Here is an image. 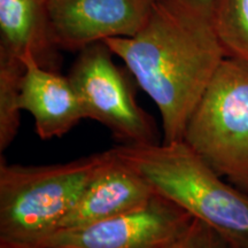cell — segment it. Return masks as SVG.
<instances>
[{"mask_svg":"<svg viewBox=\"0 0 248 248\" xmlns=\"http://www.w3.org/2000/svg\"><path fill=\"white\" fill-rule=\"evenodd\" d=\"M104 42L159 109L161 141L183 140L192 113L226 58L214 0H159L135 36Z\"/></svg>","mask_w":248,"mask_h":248,"instance_id":"1","label":"cell"},{"mask_svg":"<svg viewBox=\"0 0 248 248\" xmlns=\"http://www.w3.org/2000/svg\"><path fill=\"white\" fill-rule=\"evenodd\" d=\"M113 150L155 193L208 225L230 246L248 248V193L226 182L184 140Z\"/></svg>","mask_w":248,"mask_h":248,"instance_id":"2","label":"cell"},{"mask_svg":"<svg viewBox=\"0 0 248 248\" xmlns=\"http://www.w3.org/2000/svg\"><path fill=\"white\" fill-rule=\"evenodd\" d=\"M109 150L66 163L23 166L0 160V245L36 248L57 232Z\"/></svg>","mask_w":248,"mask_h":248,"instance_id":"3","label":"cell"},{"mask_svg":"<svg viewBox=\"0 0 248 248\" xmlns=\"http://www.w3.org/2000/svg\"><path fill=\"white\" fill-rule=\"evenodd\" d=\"M186 144L248 193V63L226 57L186 124Z\"/></svg>","mask_w":248,"mask_h":248,"instance_id":"4","label":"cell"},{"mask_svg":"<svg viewBox=\"0 0 248 248\" xmlns=\"http://www.w3.org/2000/svg\"><path fill=\"white\" fill-rule=\"evenodd\" d=\"M114 53L105 42L88 45L68 74L82 102L85 117L107 128L121 145L156 144L155 121L139 106L131 78L116 66Z\"/></svg>","mask_w":248,"mask_h":248,"instance_id":"5","label":"cell"},{"mask_svg":"<svg viewBox=\"0 0 248 248\" xmlns=\"http://www.w3.org/2000/svg\"><path fill=\"white\" fill-rule=\"evenodd\" d=\"M194 218L155 194L146 206L83 228L57 231L36 248H170Z\"/></svg>","mask_w":248,"mask_h":248,"instance_id":"6","label":"cell"},{"mask_svg":"<svg viewBox=\"0 0 248 248\" xmlns=\"http://www.w3.org/2000/svg\"><path fill=\"white\" fill-rule=\"evenodd\" d=\"M159 0H49L57 45L80 51L115 37H132L146 23Z\"/></svg>","mask_w":248,"mask_h":248,"instance_id":"7","label":"cell"},{"mask_svg":"<svg viewBox=\"0 0 248 248\" xmlns=\"http://www.w3.org/2000/svg\"><path fill=\"white\" fill-rule=\"evenodd\" d=\"M58 231L83 228L145 207L154 192L146 179L117 156L113 148ZM55 233V232H54Z\"/></svg>","mask_w":248,"mask_h":248,"instance_id":"8","label":"cell"},{"mask_svg":"<svg viewBox=\"0 0 248 248\" xmlns=\"http://www.w3.org/2000/svg\"><path fill=\"white\" fill-rule=\"evenodd\" d=\"M24 70L20 107L35 121L37 136L43 140L67 135L86 119L69 77L42 67L31 54L21 58Z\"/></svg>","mask_w":248,"mask_h":248,"instance_id":"9","label":"cell"},{"mask_svg":"<svg viewBox=\"0 0 248 248\" xmlns=\"http://www.w3.org/2000/svg\"><path fill=\"white\" fill-rule=\"evenodd\" d=\"M49 0H0V53L31 54L42 67L59 71L61 57L52 29Z\"/></svg>","mask_w":248,"mask_h":248,"instance_id":"10","label":"cell"},{"mask_svg":"<svg viewBox=\"0 0 248 248\" xmlns=\"http://www.w3.org/2000/svg\"><path fill=\"white\" fill-rule=\"evenodd\" d=\"M23 70L21 59L0 53V153H4L14 141L20 129Z\"/></svg>","mask_w":248,"mask_h":248,"instance_id":"11","label":"cell"},{"mask_svg":"<svg viewBox=\"0 0 248 248\" xmlns=\"http://www.w3.org/2000/svg\"><path fill=\"white\" fill-rule=\"evenodd\" d=\"M214 16L226 57L248 63V0H214Z\"/></svg>","mask_w":248,"mask_h":248,"instance_id":"12","label":"cell"},{"mask_svg":"<svg viewBox=\"0 0 248 248\" xmlns=\"http://www.w3.org/2000/svg\"><path fill=\"white\" fill-rule=\"evenodd\" d=\"M170 248H229V245L208 225L194 218L184 235Z\"/></svg>","mask_w":248,"mask_h":248,"instance_id":"13","label":"cell"},{"mask_svg":"<svg viewBox=\"0 0 248 248\" xmlns=\"http://www.w3.org/2000/svg\"><path fill=\"white\" fill-rule=\"evenodd\" d=\"M0 248H24V247H15V246H8V245H0Z\"/></svg>","mask_w":248,"mask_h":248,"instance_id":"14","label":"cell"},{"mask_svg":"<svg viewBox=\"0 0 248 248\" xmlns=\"http://www.w3.org/2000/svg\"><path fill=\"white\" fill-rule=\"evenodd\" d=\"M229 245V244H228ZM229 248H235V247H232V246H230V245H229Z\"/></svg>","mask_w":248,"mask_h":248,"instance_id":"15","label":"cell"}]
</instances>
